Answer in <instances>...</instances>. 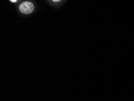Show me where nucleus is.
Masks as SVG:
<instances>
[{
    "instance_id": "nucleus-1",
    "label": "nucleus",
    "mask_w": 134,
    "mask_h": 101,
    "mask_svg": "<svg viewBox=\"0 0 134 101\" xmlns=\"http://www.w3.org/2000/svg\"><path fill=\"white\" fill-rule=\"evenodd\" d=\"M35 6L30 1H24L20 4L19 6V10L24 15L31 14L34 11Z\"/></svg>"
},
{
    "instance_id": "nucleus-2",
    "label": "nucleus",
    "mask_w": 134,
    "mask_h": 101,
    "mask_svg": "<svg viewBox=\"0 0 134 101\" xmlns=\"http://www.w3.org/2000/svg\"><path fill=\"white\" fill-rule=\"evenodd\" d=\"M53 2H54V3H58V2H60L61 0H52Z\"/></svg>"
},
{
    "instance_id": "nucleus-3",
    "label": "nucleus",
    "mask_w": 134,
    "mask_h": 101,
    "mask_svg": "<svg viewBox=\"0 0 134 101\" xmlns=\"http://www.w3.org/2000/svg\"><path fill=\"white\" fill-rule=\"evenodd\" d=\"M10 1L12 3H16L18 0H10Z\"/></svg>"
}]
</instances>
